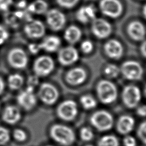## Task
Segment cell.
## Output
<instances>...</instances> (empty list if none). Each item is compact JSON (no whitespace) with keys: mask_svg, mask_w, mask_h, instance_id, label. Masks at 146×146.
<instances>
[{"mask_svg":"<svg viewBox=\"0 0 146 146\" xmlns=\"http://www.w3.org/2000/svg\"><path fill=\"white\" fill-rule=\"evenodd\" d=\"M96 93L98 100L104 104L114 103L118 96L117 87L110 79L99 80L96 86Z\"/></svg>","mask_w":146,"mask_h":146,"instance_id":"obj_1","label":"cell"},{"mask_svg":"<svg viewBox=\"0 0 146 146\" xmlns=\"http://www.w3.org/2000/svg\"><path fill=\"white\" fill-rule=\"evenodd\" d=\"M49 132L51 139L62 146H70L75 142L76 139L74 131L64 124L52 125L50 128Z\"/></svg>","mask_w":146,"mask_h":146,"instance_id":"obj_2","label":"cell"},{"mask_svg":"<svg viewBox=\"0 0 146 146\" xmlns=\"http://www.w3.org/2000/svg\"><path fill=\"white\" fill-rule=\"evenodd\" d=\"M90 121L97 131L105 132L110 130L113 127L114 120L110 112L106 110H100L91 115Z\"/></svg>","mask_w":146,"mask_h":146,"instance_id":"obj_3","label":"cell"},{"mask_svg":"<svg viewBox=\"0 0 146 146\" xmlns=\"http://www.w3.org/2000/svg\"><path fill=\"white\" fill-rule=\"evenodd\" d=\"M120 71L125 79L132 81L140 80L144 74L142 65L137 61L133 60L123 62L120 67Z\"/></svg>","mask_w":146,"mask_h":146,"instance_id":"obj_4","label":"cell"},{"mask_svg":"<svg viewBox=\"0 0 146 146\" xmlns=\"http://www.w3.org/2000/svg\"><path fill=\"white\" fill-rule=\"evenodd\" d=\"M141 92L136 85L128 84L125 86L121 92V97L124 105L128 108H136L141 99Z\"/></svg>","mask_w":146,"mask_h":146,"instance_id":"obj_5","label":"cell"},{"mask_svg":"<svg viewBox=\"0 0 146 146\" xmlns=\"http://www.w3.org/2000/svg\"><path fill=\"white\" fill-rule=\"evenodd\" d=\"M55 68L54 59L48 55H43L35 59L33 64V70L34 75L39 78L46 77L49 75Z\"/></svg>","mask_w":146,"mask_h":146,"instance_id":"obj_6","label":"cell"},{"mask_svg":"<svg viewBox=\"0 0 146 146\" xmlns=\"http://www.w3.org/2000/svg\"><path fill=\"white\" fill-rule=\"evenodd\" d=\"M36 96L43 104L52 106L58 101L59 92L54 85L50 83L44 82L40 85Z\"/></svg>","mask_w":146,"mask_h":146,"instance_id":"obj_7","label":"cell"},{"mask_svg":"<svg viewBox=\"0 0 146 146\" xmlns=\"http://www.w3.org/2000/svg\"><path fill=\"white\" fill-rule=\"evenodd\" d=\"M56 115L62 120L70 121L74 120L78 114V107L76 103L71 99L62 102L56 108Z\"/></svg>","mask_w":146,"mask_h":146,"instance_id":"obj_8","label":"cell"},{"mask_svg":"<svg viewBox=\"0 0 146 146\" xmlns=\"http://www.w3.org/2000/svg\"><path fill=\"white\" fill-rule=\"evenodd\" d=\"M99 9L103 15L116 19L121 16L123 12V6L119 0H100Z\"/></svg>","mask_w":146,"mask_h":146,"instance_id":"obj_9","label":"cell"},{"mask_svg":"<svg viewBox=\"0 0 146 146\" xmlns=\"http://www.w3.org/2000/svg\"><path fill=\"white\" fill-rule=\"evenodd\" d=\"M46 22L48 28L54 31L62 30L66 23L65 14L57 9H51L46 13Z\"/></svg>","mask_w":146,"mask_h":146,"instance_id":"obj_10","label":"cell"},{"mask_svg":"<svg viewBox=\"0 0 146 146\" xmlns=\"http://www.w3.org/2000/svg\"><path fill=\"white\" fill-rule=\"evenodd\" d=\"M7 60L11 67L17 70H23L27 66L29 59L24 50L20 47H14L8 52Z\"/></svg>","mask_w":146,"mask_h":146,"instance_id":"obj_11","label":"cell"},{"mask_svg":"<svg viewBox=\"0 0 146 146\" xmlns=\"http://www.w3.org/2000/svg\"><path fill=\"white\" fill-rule=\"evenodd\" d=\"M91 31L95 38L104 39L111 35L112 26L107 20L102 18H95L91 22Z\"/></svg>","mask_w":146,"mask_h":146,"instance_id":"obj_12","label":"cell"},{"mask_svg":"<svg viewBox=\"0 0 146 146\" xmlns=\"http://www.w3.org/2000/svg\"><path fill=\"white\" fill-rule=\"evenodd\" d=\"M79 58L78 50L72 45L60 48L58 51L57 59L63 66H70L75 64Z\"/></svg>","mask_w":146,"mask_h":146,"instance_id":"obj_13","label":"cell"},{"mask_svg":"<svg viewBox=\"0 0 146 146\" xmlns=\"http://www.w3.org/2000/svg\"><path fill=\"white\" fill-rule=\"evenodd\" d=\"M34 91V88L27 86L25 90L21 91L17 97L18 105L25 111L32 110L37 104L38 98Z\"/></svg>","mask_w":146,"mask_h":146,"instance_id":"obj_14","label":"cell"},{"mask_svg":"<svg viewBox=\"0 0 146 146\" xmlns=\"http://www.w3.org/2000/svg\"><path fill=\"white\" fill-rule=\"evenodd\" d=\"M23 31L28 38L32 39H38L44 35L46 27L41 21L32 19L28 21L24 26Z\"/></svg>","mask_w":146,"mask_h":146,"instance_id":"obj_15","label":"cell"},{"mask_svg":"<svg viewBox=\"0 0 146 146\" xmlns=\"http://www.w3.org/2000/svg\"><path fill=\"white\" fill-rule=\"evenodd\" d=\"M103 50L106 55L113 60L120 59L124 54L123 44L116 39L108 40L103 46Z\"/></svg>","mask_w":146,"mask_h":146,"instance_id":"obj_16","label":"cell"},{"mask_svg":"<svg viewBox=\"0 0 146 146\" xmlns=\"http://www.w3.org/2000/svg\"><path fill=\"white\" fill-rule=\"evenodd\" d=\"M87 78L86 71L81 67H75L68 70L65 75V80L70 86H77L83 84Z\"/></svg>","mask_w":146,"mask_h":146,"instance_id":"obj_17","label":"cell"},{"mask_svg":"<svg viewBox=\"0 0 146 146\" xmlns=\"http://www.w3.org/2000/svg\"><path fill=\"white\" fill-rule=\"evenodd\" d=\"M127 33L128 36L135 41L142 42L145 40V27L139 21L135 20L130 22L127 27Z\"/></svg>","mask_w":146,"mask_h":146,"instance_id":"obj_18","label":"cell"},{"mask_svg":"<svg viewBox=\"0 0 146 146\" xmlns=\"http://www.w3.org/2000/svg\"><path fill=\"white\" fill-rule=\"evenodd\" d=\"M75 16L79 22L87 24L96 18V9L92 5H84L78 9Z\"/></svg>","mask_w":146,"mask_h":146,"instance_id":"obj_19","label":"cell"},{"mask_svg":"<svg viewBox=\"0 0 146 146\" xmlns=\"http://www.w3.org/2000/svg\"><path fill=\"white\" fill-rule=\"evenodd\" d=\"M135 124V120L132 116L128 115H122L116 122V131L121 135H127L133 130Z\"/></svg>","mask_w":146,"mask_h":146,"instance_id":"obj_20","label":"cell"},{"mask_svg":"<svg viewBox=\"0 0 146 146\" xmlns=\"http://www.w3.org/2000/svg\"><path fill=\"white\" fill-rule=\"evenodd\" d=\"M22 117L21 112L19 108L15 106L10 105L6 106L3 111L2 119L3 121L9 124H15L19 122Z\"/></svg>","mask_w":146,"mask_h":146,"instance_id":"obj_21","label":"cell"},{"mask_svg":"<svg viewBox=\"0 0 146 146\" xmlns=\"http://www.w3.org/2000/svg\"><path fill=\"white\" fill-rule=\"evenodd\" d=\"M61 43L60 38L54 35L45 36L39 43L42 50L50 53L58 51L60 48Z\"/></svg>","mask_w":146,"mask_h":146,"instance_id":"obj_22","label":"cell"},{"mask_svg":"<svg viewBox=\"0 0 146 146\" xmlns=\"http://www.w3.org/2000/svg\"><path fill=\"white\" fill-rule=\"evenodd\" d=\"M82 36V32L80 29L75 25H71L68 26L65 29L63 34L64 40L70 45L75 44L79 42Z\"/></svg>","mask_w":146,"mask_h":146,"instance_id":"obj_23","label":"cell"},{"mask_svg":"<svg viewBox=\"0 0 146 146\" xmlns=\"http://www.w3.org/2000/svg\"><path fill=\"white\" fill-rule=\"evenodd\" d=\"M48 5L44 0H35L28 6V11L35 14L40 15L46 14Z\"/></svg>","mask_w":146,"mask_h":146,"instance_id":"obj_24","label":"cell"},{"mask_svg":"<svg viewBox=\"0 0 146 146\" xmlns=\"http://www.w3.org/2000/svg\"><path fill=\"white\" fill-rule=\"evenodd\" d=\"M24 83V78L22 75L14 73L10 74L7 78V84L9 87L12 90H18L20 89Z\"/></svg>","mask_w":146,"mask_h":146,"instance_id":"obj_25","label":"cell"},{"mask_svg":"<svg viewBox=\"0 0 146 146\" xmlns=\"http://www.w3.org/2000/svg\"><path fill=\"white\" fill-rule=\"evenodd\" d=\"M82 107L86 110H90L95 108L97 106L96 99L90 94H84L80 96L79 99Z\"/></svg>","mask_w":146,"mask_h":146,"instance_id":"obj_26","label":"cell"},{"mask_svg":"<svg viewBox=\"0 0 146 146\" xmlns=\"http://www.w3.org/2000/svg\"><path fill=\"white\" fill-rule=\"evenodd\" d=\"M104 75L108 79H113L118 77L120 74V67L113 63H109L103 69Z\"/></svg>","mask_w":146,"mask_h":146,"instance_id":"obj_27","label":"cell"},{"mask_svg":"<svg viewBox=\"0 0 146 146\" xmlns=\"http://www.w3.org/2000/svg\"><path fill=\"white\" fill-rule=\"evenodd\" d=\"M97 146H119V142L116 136L106 135L99 139Z\"/></svg>","mask_w":146,"mask_h":146,"instance_id":"obj_28","label":"cell"},{"mask_svg":"<svg viewBox=\"0 0 146 146\" xmlns=\"http://www.w3.org/2000/svg\"><path fill=\"white\" fill-rule=\"evenodd\" d=\"M79 136L82 140L83 141H90L94 136V134L92 129L87 127H84L82 128L79 132Z\"/></svg>","mask_w":146,"mask_h":146,"instance_id":"obj_29","label":"cell"},{"mask_svg":"<svg viewBox=\"0 0 146 146\" xmlns=\"http://www.w3.org/2000/svg\"><path fill=\"white\" fill-rule=\"evenodd\" d=\"M93 42L89 39L83 40L80 44V50L84 54H90L94 50Z\"/></svg>","mask_w":146,"mask_h":146,"instance_id":"obj_30","label":"cell"},{"mask_svg":"<svg viewBox=\"0 0 146 146\" xmlns=\"http://www.w3.org/2000/svg\"><path fill=\"white\" fill-rule=\"evenodd\" d=\"M137 136L139 140L144 144H145L146 143V122L143 121L141 123L137 129Z\"/></svg>","mask_w":146,"mask_h":146,"instance_id":"obj_31","label":"cell"},{"mask_svg":"<svg viewBox=\"0 0 146 146\" xmlns=\"http://www.w3.org/2000/svg\"><path fill=\"white\" fill-rule=\"evenodd\" d=\"M9 140V131L7 128L0 126V145H4L6 144Z\"/></svg>","mask_w":146,"mask_h":146,"instance_id":"obj_32","label":"cell"},{"mask_svg":"<svg viewBox=\"0 0 146 146\" xmlns=\"http://www.w3.org/2000/svg\"><path fill=\"white\" fill-rule=\"evenodd\" d=\"M57 4L65 9H71L75 6L79 2V0H56Z\"/></svg>","mask_w":146,"mask_h":146,"instance_id":"obj_33","label":"cell"},{"mask_svg":"<svg viewBox=\"0 0 146 146\" xmlns=\"http://www.w3.org/2000/svg\"><path fill=\"white\" fill-rule=\"evenodd\" d=\"M13 137L17 141L23 142L26 140L27 136L24 130L17 128L13 132Z\"/></svg>","mask_w":146,"mask_h":146,"instance_id":"obj_34","label":"cell"},{"mask_svg":"<svg viewBox=\"0 0 146 146\" xmlns=\"http://www.w3.org/2000/svg\"><path fill=\"white\" fill-rule=\"evenodd\" d=\"M9 33L7 29L0 25V46L4 44L9 38Z\"/></svg>","mask_w":146,"mask_h":146,"instance_id":"obj_35","label":"cell"},{"mask_svg":"<svg viewBox=\"0 0 146 146\" xmlns=\"http://www.w3.org/2000/svg\"><path fill=\"white\" fill-rule=\"evenodd\" d=\"M123 143L124 146H136V140L135 138L131 135H125L123 139Z\"/></svg>","mask_w":146,"mask_h":146,"instance_id":"obj_36","label":"cell"},{"mask_svg":"<svg viewBox=\"0 0 146 146\" xmlns=\"http://www.w3.org/2000/svg\"><path fill=\"white\" fill-rule=\"evenodd\" d=\"M28 50L30 53L34 55L37 54L42 50L39 43H31L28 46Z\"/></svg>","mask_w":146,"mask_h":146,"instance_id":"obj_37","label":"cell"},{"mask_svg":"<svg viewBox=\"0 0 146 146\" xmlns=\"http://www.w3.org/2000/svg\"><path fill=\"white\" fill-rule=\"evenodd\" d=\"M39 83V77L35 75L30 76L28 79V86L31 87L33 88H35Z\"/></svg>","mask_w":146,"mask_h":146,"instance_id":"obj_38","label":"cell"},{"mask_svg":"<svg viewBox=\"0 0 146 146\" xmlns=\"http://www.w3.org/2000/svg\"><path fill=\"white\" fill-rule=\"evenodd\" d=\"M136 113L140 117H145L146 115V107L144 104L138 106L136 107Z\"/></svg>","mask_w":146,"mask_h":146,"instance_id":"obj_39","label":"cell"},{"mask_svg":"<svg viewBox=\"0 0 146 146\" xmlns=\"http://www.w3.org/2000/svg\"><path fill=\"white\" fill-rule=\"evenodd\" d=\"M146 43L145 40L141 42V44L140 46V52L143 58H145L146 56Z\"/></svg>","mask_w":146,"mask_h":146,"instance_id":"obj_40","label":"cell"},{"mask_svg":"<svg viewBox=\"0 0 146 146\" xmlns=\"http://www.w3.org/2000/svg\"><path fill=\"white\" fill-rule=\"evenodd\" d=\"M5 83L3 79L0 76V95L5 90Z\"/></svg>","mask_w":146,"mask_h":146,"instance_id":"obj_41","label":"cell"},{"mask_svg":"<svg viewBox=\"0 0 146 146\" xmlns=\"http://www.w3.org/2000/svg\"><path fill=\"white\" fill-rule=\"evenodd\" d=\"M145 11H146V10H145V6L144 5L143 6V17L145 18Z\"/></svg>","mask_w":146,"mask_h":146,"instance_id":"obj_42","label":"cell"},{"mask_svg":"<svg viewBox=\"0 0 146 146\" xmlns=\"http://www.w3.org/2000/svg\"><path fill=\"white\" fill-rule=\"evenodd\" d=\"M85 146H94V145L91 144H86Z\"/></svg>","mask_w":146,"mask_h":146,"instance_id":"obj_43","label":"cell"},{"mask_svg":"<svg viewBox=\"0 0 146 146\" xmlns=\"http://www.w3.org/2000/svg\"><path fill=\"white\" fill-rule=\"evenodd\" d=\"M46 146H52V145H46Z\"/></svg>","mask_w":146,"mask_h":146,"instance_id":"obj_44","label":"cell"}]
</instances>
